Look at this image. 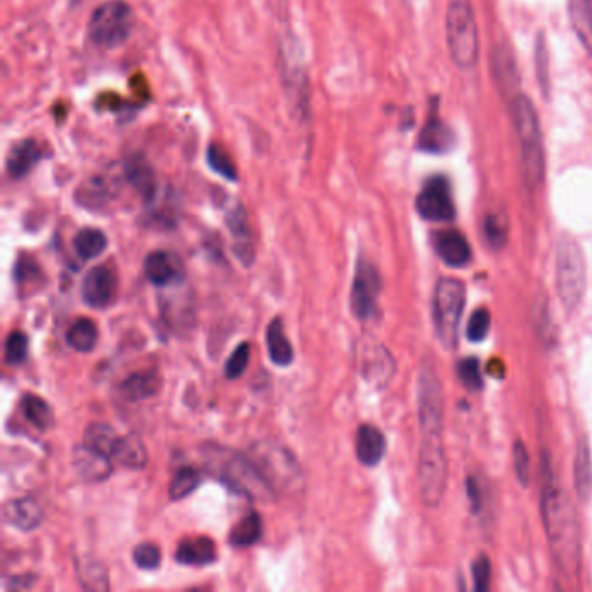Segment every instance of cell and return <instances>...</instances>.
<instances>
[{"label":"cell","instance_id":"obj_37","mask_svg":"<svg viewBox=\"0 0 592 592\" xmlns=\"http://www.w3.org/2000/svg\"><path fill=\"white\" fill-rule=\"evenodd\" d=\"M483 235L487 238L488 245L492 249H502L509 238V221L506 216L499 214V212L488 214L483 221Z\"/></svg>","mask_w":592,"mask_h":592},{"label":"cell","instance_id":"obj_18","mask_svg":"<svg viewBox=\"0 0 592 592\" xmlns=\"http://www.w3.org/2000/svg\"><path fill=\"white\" fill-rule=\"evenodd\" d=\"M573 488L582 504H587L592 495V452L586 436L575 443L573 455Z\"/></svg>","mask_w":592,"mask_h":592},{"label":"cell","instance_id":"obj_43","mask_svg":"<svg viewBox=\"0 0 592 592\" xmlns=\"http://www.w3.org/2000/svg\"><path fill=\"white\" fill-rule=\"evenodd\" d=\"M79 577L82 586L86 589H93V591H106L108 589V579H106V572L103 566L93 561H84L79 565Z\"/></svg>","mask_w":592,"mask_h":592},{"label":"cell","instance_id":"obj_30","mask_svg":"<svg viewBox=\"0 0 592 592\" xmlns=\"http://www.w3.org/2000/svg\"><path fill=\"white\" fill-rule=\"evenodd\" d=\"M266 344L271 362L278 367H289L294 362V348L290 346L289 337L285 336L282 318H275L266 330Z\"/></svg>","mask_w":592,"mask_h":592},{"label":"cell","instance_id":"obj_12","mask_svg":"<svg viewBox=\"0 0 592 592\" xmlns=\"http://www.w3.org/2000/svg\"><path fill=\"white\" fill-rule=\"evenodd\" d=\"M382 289L379 270L367 259L356 264L355 280L351 289V311L358 320H370L377 315V301Z\"/></svg>","mask_w":592,"mask_h":592},{"label":"cell","instance_id":"obj_38","mask_svg":"<svg viewBox=\"0 0 592 592\" xmlns=\"http://www.w3.org/2000/svg\"><path fill=\"white\" fill-rule=\"evenodd\" d=\"M466 494H468L469 506L476 516L487 511L488 500H490V488L485 478L480 474H471L466 478Z\"/></svg>","mask_w":592,"mask_h":592},{"label":"cell","instance_id":"obj_42","mask_svg":"<svg viewBox=\"0 0 592 592\" xmlns=\"http://www.w3.org/2000/svg\"><path fill=\"white\" fill-rule=\"evenodd\" d=\"M4 358H6L7 365L18 367L21 363L27 362L28 356V337L20 332L14 330L6 339V349H4Z\"/></svg>","mask_w":592,"mask_h":592},{"label":"cell","instance_id":"obj_6","mask_svg":"<svg viewBox=\"0 0 592 592\" xmlns=\"http://www.w3.org/2000/svg\"><path fill=\"white\" fill-rule=\"evenodd\" d=\"M447 46L450 60L471 70L480 56V35L471 0H450L447 11Z\"/></svg>","mask_w":592,"mask_h":592},{"label":"cell","instance_id":"obj_23","mask_svg":"<svg viewBox=\"0 0 592 592\" xmlns=\"http://www.w3.org/2000/svg\"><path fill=\"white\" fill-rule=\"evenodd\" d=\"M362 374L367 381L384 386L395 374V360L384 346L370 348L362 358Z\"/></svg>","mask_w":592,"mask_h":592},{"label":"cell","instance_id":"obj_5","mask_svg":"<svg viewBox=\"0 0 592 592\" xmlns=\"http://www.w3.org/2000/svg\"><path fill=\"white\" fill-rule=\"evenodd\" d=\"M464 306L466 285L459 278H440L433 292V325L436 339L445 351L457 348Z\"/></svg>","mask_w":592,"mask_h":592},{"label":"cell","instance_id":"obj_9","mask_svg":"<svg viewBox=\"0 0 592 592\" xmlns=\"http://www.w3.org/2000/svg\"><path fill=\"white\" fill-rule=\"evenodd\" d=\"M134 28L132 7L124 0H108L94 9L89 20V39L103 49L124 46Z\"/></svg>","mask_w":592,"mask_h":592},{"label":"cell","instance_id":"obj_48","mask_svg":"<svg viewBox=\"0 0 592 592\" xmlns=\"http://www.w3.org/2000/svg\"><path fill=\"white\" fill-rule=\"evenodd\" d=\"M473 572L474 591L487 592L492 582V561L487 554H480L471 566Z\"/></svg>","mask_w":592,"mask_h":592},{"label":"cell","instance_id":"obj_44","mask_svg":"<svg viewBox=\"0 0 592 592\" xmlns=\"http://www.w3.org/2000/svg\"><path fill=\"white\" fill-rule=\"evenodd\" d=\"M14 278L20 289L25 287H33V285H39L42 280V270H40L39 264L33 261L32 257H20L16 268H14Z\"/></svg>","mask_w":592,"mask_h":592},{"label":"cell","instance_id":"obj_35","mask_svg":"<svg viewBox=\"0 0 592 592\" xmlns=\"http://www.w3.org/2000/svg\"><path fill=\"white\" fill-rule=\"evenodd\" d=\"M495 63V79L500 86L506 89L509 93V99L513 98L514 94L520 93L518 91V73H516V66H514L513 56L507 53L506 49H497L494 56Z\"/></svg>","mask_w":592,"mask_h":592},{"label":"cell","instance_id":"obj_40","mask_svg":"<svg viewBox=\"0 0 592 592\" xmlns=\"http://www.w3.org/2000/svg\"><path fill=\"white\" fill-rule=\"evenodd\" d=\"M457 377L462 382V386L471 391V393H478L483 389V375H481L480 362L478 358L469 356L457 363Z\"/></svg>","mask_w":592,"mask_h":592},{"label":"cell","instance_id":"obj_26","mask_svg":"<svg viewBox=\"0 0 592 592\" xmlns=\"http://www.w3.org/2000/svg\"><path fill=\"white\" fill-rule=\"evenodd\" d=\"M115 193H117V186H115L113 179L106 178V176H96L80 186L77 191V200L82 207L98 211L112 202Z\"/></svg>","mask_w":592,"mask_h":592},{"label":"cell","instance_id":"obj_20","mask_svg":"<svg viewBox=\"0 0 592 592\" xmlns=\"http://www.w3.org/2000/svg\"><path fill=\"white\" fill-rule=\"evenodd\" d=\"M4 518L9 525L21 532H32L42 525L44 511L39 502L32 497H20L7 502L4 506Z\"/></svg>","mask_w":592,"mask_h":592},{"label":"cell","instance_id":"obj_2","mask_svg":"<svg viewBox=\"0 0 592 592\" xmlns=\"http://www.w3.org/2000/svg\"><path fill=\"white\" fill-rule=\"evenodd\" d=\"M200 452L209 473L233 492L252 500H268L275 494L254 462L250 461L249 455L237 454L235 450L221 447L218 443H207Z\"/></svg>","mask_w":592,"mask_h":592},{"label":"cell","instance_id":"obj_1","mask_svg":"<svg viewBox=\"0 0 592 592\" xmlns=\"http://www.w3.org/2000/svg\"><path fill=\"white\" fill-rule=\"evenodd\" d=\"M542 495L540 514L546 530L547 546L556 572L568 584L580 579L582 568V540L577 511L565 488L556 481L551 457H542Z\"/></svg>","mask_w":592,"mask_h":592},{"label":"cell","instance_id":"obj_41","mask_svg":"<svg viewBox=\"0 0 592 592\" xmlns=\"http://www.w3.org/2000/svg\"><path fill=\"white\" fill-rule=\"evenodd\" d=\"M207 164L211 165L212 171L218 172L219 176H223L224 179L237 181V165L233 164L230 155L221 146H209V150H207Z\"/></svg>","mask_w":592,"mask_h":592},{"label":"cell","instance_id":"obj_4","mask_svg":"<svg viewBox=\"0 0 592 592\" xmlns=\"http://www.w3.org/2000/svg\"><path fill=\"white\" fill-rule=\"evenodd\" d=\"M587 289V263L584 250L575 238H560L556 250V292L568 315L579 310Z\"/></svg>","mask_w":592,"mask_h":592},{"label":"cell","instance_id":"obj_36","mask_svg":"<svg viewBox=\"0 0 592 592\" xmlns=\"http://www.w3.org/2000/svg\"><path fill=\"white\" fill-rule=\"evenodd\" d=\"M117 440H119V435L113 431L112 426L103 424V422L91 424L84 435L86 445L96 448L108 457H112L113 447H115Z\"/></svg>","mask_w":592,"mask_h":592},{"label":"cell","instance_id":"obj_45","mask_svg":"<svg viewBox=\"0 0 592 592\" xmlns=\"http://www.w3.org/2000/svg\"><path fill=\"white\" fill-rule=\"evenodd\" d=\"M490 323H492V316L487 308L474 311L473 315L469 316L466 337L471 343H483L490 332Z\"/></svg>","mask_w":592,"mask_h":592},{"label":"cell","instance_id":"obj_46","mask_svg":"<svg viewBox=\"0 0 592 592\" xmlns=\"http://www.w3.org/2000/svg\"><path fill=\"white\" fill-rule=\"evenodd\" d=\"M132 560L136 563L138 568L141 570H155L160 566L162 561V553L155 544L152 542H145V544H139L134 547L132 551Z\"/></svg>","mask_w":592,"mask_h":592},{"label":"cell","instance_id":"obj_33","mask_svg":"<svg viewBox=\"0 0 592 592\" xmlns=\"http://www.w3.org/2000/svg\"><path fill=\"white\" fill-rule=\"evenodd\" d=\"M21 410L33 428L39 431H49L54 426L53 408L46 400L37 395H25L21 400Z\"/></svg>","mask_w":592,"mask_h":592},{"label":"cell","instance_id":"obj_11","mask_svg":"<svg viewBox=\"0 0 592 592\" xmlns=\"http://www.w3.org/2000/svg\"><path fill=\"white\" fill-rule=\"evenodd\" d=\"M415 209L419 216L431 223H450L455 219V204L452 186L447 176L436 174L426 179L419 195L415 198Z\"/></svg>","mask_w":592,"mask_h":592},{"label":"cell","instance_id":"obj_50","mask_svg":"<svg viewBox=\"0 0 592 592\" xmlns=\"http://www.w3.org/2000/svg\"><path fill=\"white\" fill-rule=\"evenodd\" d=\"M535 65H537V70H539V79L540 84H542V89H544V93H546L547 84H549V77H547V63H549V58H547V47L546 42H544V35L540 33L539 35V42H537V53H535Z\"/></svg>","mask_w":592,"mask_h":592},{"label":"cell","instance_id":"obj_39","mask_svg":"<svg viewBox=\"0 0 592 592\" xmlns=\"http://www.w3.org/2000/svg\"><path fill=\"white\" fill-rule=\"evenodd\" d=\"M200 483H202V474L198 473L197 469H179L169 485V499H185L193 490H197Z\"/></svg>","mask_w":592,"mask_h":592},{"label":"cell","instance_id":"obj_34","mask_svg":"<svg viewBox=\"0 0 592 592\" xmlns=\"http://www.w3.org/2000/svg\"><path fill=\"white\" fill-rule=\"evenodd\" d=\"M263 521L257 513H250L238 521L230 533V544L233 547H250L261 540Z\"/></svg>","mask_w":592,"mask_h":592},{"label":"cell","instance_id":"obj_29","mask_svg":"<svg viewBox=\"0 0 592 592\" xmlns=\"http://www.w3.org/2000/svg\"><path fill=\"white\" fill-rule=\"evenodd\" d=\"M568 18L580 46L592 56V0H568Z\"/></svg>","mask_w":592,"mask_h":592},{"label":"cell","instance_id":"obj_22","mask_svg":"<svg viewBox=\"0 0 592 592\" xmlns=\"http://www.w3.org/2000/svg\"><path fill=\"white\" fill-rule=\"evenodd\" d=\"M42 160V146L33 139H23L11 148L6 167L13 179H23Z\"/></svg>","mask_w":592,"mask_h":592},{"label":"cell","instance_id":"obj_27","mask_svg":"<svg viewBox=\"0 0 592 592\" xmlns=\"http://www.w3.org/2000/svg\"><path fill=\"white\" fill-rule=\"evenodd\" d=\"M452 141H454V134L448 129V125L433 113L421 131L419 148L422 152L438 155V153L448 152L452 148Z\"/></svg>","mask_w":592,"mask_h":592},{"label":"cell","instance_id":"obj_31","mask_svg":"<svg viewBox=\"0 0 592 592\" xmlns=\"http://www.w3.org/2000/svg\"><path fill=\"white\" fill-rule=\"evenodd\" d=\"M98 337L99 332L96 323L89 320V318H79L68 330L66 343L70 348L75 349L77 353H91L98 344Z\"/></svg>","mask_w":592,"mask_h":592},{"label":"cell","instance_id":"obj_32","mask_svg":"<svg viewBox=\"0 0 592 592\" xmlns=\"http://www.w3.org/2000/svg\"><path fill=\"white\" fill-rule=\"evenodd\" d=\"M108 247L105 233L96 228H84L73 238V249L82 261H91L101 256Z\"/></svg>","mask_w":592,"mask_h":592},{"label":"cell","instance_id":"obj_16","mask_svg":"<svg viewBox=\"0 0 592 592\" xmlns=\"http://www.w3.org/2000/svg\"><path fill=\"white\" fill-rule=\"evenodd\" d=\"M226 224L230 228L233 237V250L244 266L254 263V242L250 231L249 216L245 212L244 205H233L226 212Z\"/></svg>","mask_w":592,"mask_h":592},{"label":"cell","instance_id":"obj_7","mask_svg":"<svg viewBox=\"0 0 592 592\" xmlns=\"http://www.w3.org/2000/svg\"><path fill=\"white\" fill-rule=\"evenodd\" d=\"M419 454V490L422 502L435 509L440 506L447 488L448 464L443 431H421Z\"/></svg>","mask_w":592,"mask_h":592},{"label":"cell","instance_id":"obj_24","mask_svg":"<svg viewBox=\"0 0 592 592\" xmlns=\"http://www.w3.org/2000/svg\"><path fill=\"white\" fill-rule=\"evenodd\" d=\"M218 558V549L209 537L185 539L176 549V561L181 565L207 566Z\"/></svg>","mask_w":592,"mask_h":592},{"label":"cell","instance_id":"obj_10","mask_svg":"<svg viewBox=\"0 0 592 592\" xmlns=\"http://www.w3.org/2000/svg\"><path fill=\"white\" fill-rule=\"evenodd\" d=\"M421 431H443V388L433 362H422L417 381Z\"/></svg>","mask_w":592,"mask_h":592},{"label":"cell","instance_id":"obj_47","mask_svg":"<svg viewBox=\"0 0 592 592\" xmlns=\"http://www.w3.org/2000/svg\"><path fill=\"white\" fill-rule=\"evenodd\" d=\"M513 464L516 478L523 487H528L530 478H532V469H530V455L523 441L518 440L513 447Z\"/></svg>","mask_w":592,"mask_h":592},{"label":"cell","instance_id":"obj_49","mask_svg":"<svg viewBox=\"0 0 592 592\" xmlns=\"http://www.w3.org/2000/svg\"><path fill=\"white\" fill-rule=\"evenodd\" d=\"M250 346L247 343L240 344L233 353H231L228 362L224 365V374L228 379H238L249 367Z\"/></svg>","mask_w":592,"mask_h":592},{"label":"cell","instance_id":"obj_15","mask_svg":"<svg viewBox=\"0 0 592 592\" xmlns=\"http://www.w3.org/2000/svg\"><path fill=\"white\" fill-rule=\"evenodd\" d=\"M433 245L441 261L455 270L466 268L473 259L471 244L459 230L436 231Z\"/></svg>","mask_w":592,"mask_h":592},{"label":"cell","instance_id":"obj_13","mask_svg":"<svg viewBox=\"0 0 592 592\" xmlns=\"http://www.w3.org/2000/svg\"><path fill=\"white\" fill-rule=\"evenodd\" d=\"M119 294V277L110 264H101L87 273L82 283V299L87 306L103 310L115 303Z\"/></svg>","mask_w":592,"mask_h":592},{"label":"cell","instance_id":"obj_25","mask_svg":"<svg viewBox=\"0 0 592 592\" xmlns=\"http://www.w3.org/2000/svg\"><path fill=\"white\" fill-rule=\"evenodd\" d=\"M162 389V377L155 370L132 374L122 382L120 391L127 402H143L157 396Z\"/></svg>","mask_w":592,"mask_h":592},{"label":"cell","instance_id":"obj_21","mask_svg":"<svg viewBox=\"0 0 592 592\" xmlns=\"http://www.w3.org/2000/svg\"><path fill=\"white\" fill-rule=\"evenodd\" d=\"M124 178L146 202H153L157 197L155 171L143 155H136L125 162Z\"/></svg>","mask_w":592,"mask_h":592},{"label":"cell","instance_id":"obj_17","mask_svg":"<svg viewBox=\"0 0 592 592\" xmlns=\"http://www.w3.org/2000/svg\"><path fill=\"white\" fill-rule=\"evenodd\" d=\"M145 273L146 278L157 287H171L183 280V270L178 257L165 250H155L152 254H148Z\"/></svg>","mask_w":592,"mask_h":592},{"label":"cell","instance_id":"obj_3","mask_svg":"<svg viewBox=\"0 0 592 592\" xmlns=\"http://www.w3.org/2000/svg\"><path fill=\"white\" fill-rule=\"evenodd\" d=\"M509 106L514 131L520 139L523 179L530 188H537L546 176V152L542 143L539 115L527 94H514Z\"/></svg>","mask_w":592,"mask_h":592},{"label":"cell","instance_id":"obj_8","mask_svg":"<svg viewBox=\"0 0 592 592\" xmlns=\"http://www.w3.org/2000/svg\"><path fill=\"white\" fill-rule=\"evenodd\" d=\"M249 459L254 466L263 474L264 480L273 488L278 490H294L303 485V473L297 464L296 457L290 454L287 448H283L275 441H256L249 448Z\"/></svg>","mask_w":592,"mask_h":592},{"label":"cell","instance_id":"obj_19","mask_svg":"<svg viewBox=\"0 0 592 592\" xmlns=\"http://www.w3.org/2000/svg\"><path fill=\"white\" fill-rule=\"evenodd\" d=\"M355 448L358 461L367 468H375L384 459L388 443L381 429L370 424H362L356 431Z\"/></svg>","mask_w":592,"mask_h":592},{"label":"cell","instance_id":"obj_28","mask_svg":"<svg viewBox=\"0 0 592 592\" xmlns=\"http://www.w3.org/2000/svg\"><path fill=\"white\" fill-rule=\"evenodd\" d=\"M112 459L124 468L138 471L148 464V452L138 435L119 436L113 447Z\"/></svg>","mask_w":592,"mask_h":592},{"label":"cell","instance_id":"obj_14","mask_svg":"<svg viewBox=\"0 0 592 592\" xmlns=\"http://www.w3.org/2000/svg\"><path fill=\"white\" fill-rule=\"evenodd\" d=\"M72 464L80 480L87 483H101L108 480L113 473L112 457L89 447L86 443L73 448Z\"/></svg>","mask_w":592,"mask_h":592}]
</instances>
